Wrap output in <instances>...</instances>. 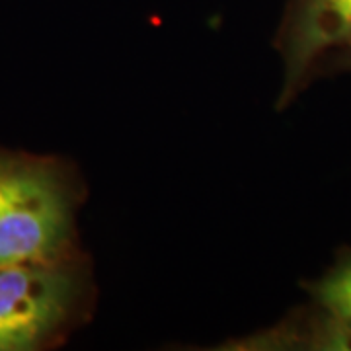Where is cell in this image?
Returning <instances> with one entry per match:
<instances>
[{
  "instance_id": "3",
  "label": "cell",
  "mask_w": 351,
  "mask_h": 351,
  "mask_svg": "<svg viewBox=\"0 0 351 351\" xmlns=\"http://www.w3.org/2000/svg\"><path fill=\"white\" fill-rule=\"evenodd\" d=\"M351 45V0H297L283 34L285 88L289 98L314 63L328 51Z\"/></svg>"
},
{
  "instance_id": "4",
  "label": "cell",
  "mask_w": 351,
  "mask_h": 351,
  "mask_svg": "<svg viewBox=\"0 0 351 351\" xmlns=\"http://www.w3.org/2000/svg\"><path fill=\"white\" fill-rule=\"evenodd\" d=\"M313 293L326 313L328 343L351 348V254L316 281Z\"/></svg>"
},
{
  "instance_id": "2",
  "label": "cell",
  "mask_w": 351,
  "mask_h": 351,
  "mask_svg": "<svg viewBox=\"0 0 351 351\" xmlns=\"http://www.w3.org/2000/svg\"><path fill=\"white\" fill-rule=\"evenodd\" d=\"M78 283L63 263L0 265V351L38 350L64 328Z\"/></svg>"
},
{
  "instance_id": "1",
  "label": "cell",
  "mask_w": 351,
  "mask_h": 351,
  "mask_svg": "<svg viewBox=\"0 0 351 351\" xmlns=\"http://www.w3.org/2000/svg\"><path fill=\"white\" fill-rule=\"evenodd\" d=\"M73 237V199L49 164L0 156V265L57 262Z\"/></svg>"
},
{
  "instance_id": "5",
  "label": "cell",
  "mask_w": 351,
  "mask_h": 351,
  "mask_svg": "<svg viewBox=\"0 0 351 351\" xmlns=\"http://www.w3.org/2000/svg\"><path fill=\"white\" fill-rule=\"evenodd\" d=\"M341 63H346L348 66H351V45L350 47H346V49H341Z\"/></svg>"
}]
</instances>
